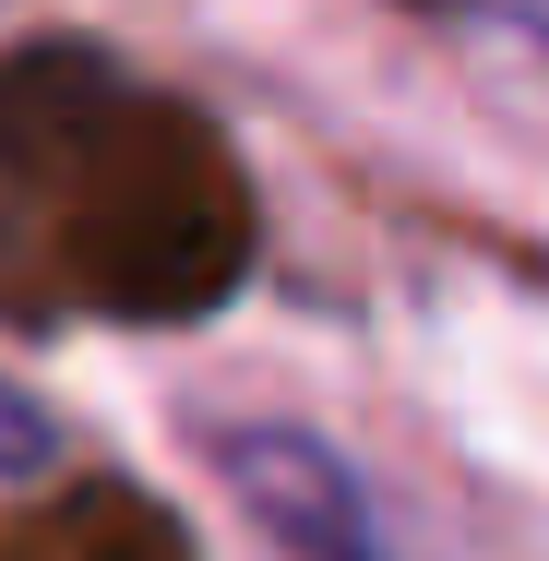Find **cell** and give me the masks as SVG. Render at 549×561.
<instances>
[{"label": "cell", "instance_id": "3957f363", "mask_svg": "<svg viewBox=\"0 0 549 561\" xmlns=\"http://www.w3.org/2000/svg\"><path fill=\"white\" fill-rule=\"evenodd\" d=\"M502 36H526V48H549V12H514V24H502Z\"/></svg>", "mask_w": 549, "mask_h": 561}, {"label": "cell", "instance_id": "6da1fadb", "mask_svg": "<svg viewBox=\"0 0 549 561\" xmlns=\"http://www.w3.org/2000/svg\"><path fill=\"white\" fill-rule=\"evenodd\" d=\"M216 478L227 502L251 514V538L275 561H419L394 538L382 490L358 478V454L299 431V419H251V431H216Z\"/></svg>", "mask_w": 549, "mask_h": 561}, {"label": "cell", "instance_id": "7a4b0ae2", "mask_svg": "<svg viewBox=\"0 0 549 561\" xmlns=\"http://www.w3.org/2000/svg\"><path fill=\"white\" fill-rule=\"evenodd\" d=\"M48 454H60V419H48L24 382H0V478H36Z\"/></svg>", "mask_w": 549, "mask_h": 561}]
</instances>
